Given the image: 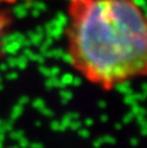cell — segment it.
<instances>
[{"label":"cell","mask_w":147,"mask_h":148,"mask_svg":"<svg viewBox=\"0 0 147 148\" xmlns=\"http://www.w3.org/2000/svg\"><path fill=\"white\" fill-rule=\"evenodd\" d=\"M65 29L72 67L111 90L147 76V16L137 0H69Z\"/></svg>","instance_id":"1"},{"label":"cell","mask_w":147,"mask_h":148,"mask_svg":"<svg viewBox=\"0 0 147 148\" xmlns=\"http://www.w3.org/2000/svg\"><path fill=\"white\" fill-rule=\"evenodd\" d=\"M16 1L17 0H0V54H1L2 38L14 20L12 7L16 3Z\"/></svg>","instance_id":"2"}]
</instances>
